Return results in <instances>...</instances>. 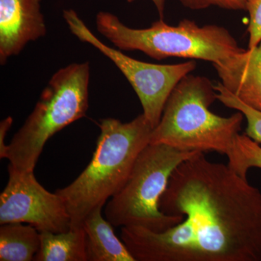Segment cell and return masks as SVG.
<instances>
[{
	"label": "cell",
	"mask_w": 261,
	"mask_h": 261,
	"mask_svg": "<svg viewBox=\"0 0 261 261\" xmlns=\"http://www.w3.org/2000/svg\"><path fill=\"white\" fill-rule=\"evenodd\" d=\"M161 211L183 221L163 232L122 227L136 261H261V192L199 152L173 171Z\"/></svg>",
	"instance_id": "cell-1"
},
{
	"label": "cell",
	"mask_w": 261,
	"mask_h": 261,
	"mask_svg": "<svg viewBox=\"0 0 261 261\" xmlns=\"http://www.w3.org/2000/svg\"><path fill=\"white\" fill-rule=\"evenodd\" d=\"M98 126L100 134L88 166L68 186L56 192L64 202L72 227L82 226L92 211L120 191L153 129L143 113L127 123L102 118Z\"/></svg>",
	"instance_id": "cell-2"
},
{
	"label": "cell",
	"mask_w": 261,
	"mask_h": 261,
	"mask_svg": "<svg viewBox=\"0 0 261 261\" xmlns=\"http://www.w3.org/2000/svg\"><path fill=\"white\" fill-rule=\"evenodd\" d=\"M216 99L215 84L209 79L186 75L170 94L149 144L227 155L245 116L240 111L228 117L211 112Z\"/></svg>",
	"instance_id": "cell-3"
},
{
	"label": "cell",
	"mask_w": 261,
	"mask_h": 261,
	"mask_svg": "<svg viewBox=\"0 0 261 261\" xmlns=\"http://www.w3.org/2000/svg\"><path fill=\"white\" fill-rule=\"evenodd\" d=\"M95 23L97 32L117 49L140 51L157 61L176 57L216 64L245 49L224 27H200L188 19L170 25L160 18L149 28L133 29L113 13L100 11L96 15Z\"/></svg>",
	"instance_id": "cell-4"
},
{
	"label": "cell",
	"mask_w": 261,
	"mask_h": 261,
	"mask_svg": "<svg viewBox=\"0 0 261 261\" xmlns=\"http://www.w3.org/2000/svg\"><path fill=\"white\" fill-rule=\"evenodd\" d=\"M90 70L88 61L74 63L51 75L32 113L8 146L10 164L19 171H34L47 141L86 116Z\"/></svg>",
	"instance_id": "cell-5"
},
{
	"label": "cell",
	"mask_w": 261,
	"mask_h": 261,
	"mask_svg": "<svg viewBox=\"0 0 261 261\" xmlns=\"http://www.w3.org/2000/svg\"><path fill=\"white\" fill-rule=\"evenodd\" d=\"M198 151L149 144L139 154L126 183L108 201L105 216L114 226L163 232L183 221L161 211L159 202L173 171Z\"/></svg>",
	"instance_id": "cell-6"
},
{
	"label": "cell",
	"mask_w": 261,
	"mask_h": 261,
	"mask_svg": "<svg viewBox=\"0 0 261 261\" xmlns=\"http://www.w3.org/2000/svg\"><path fill=\"white\" fill-rule=\"evenodd\" d=\"M63 16L75 37L92 45L114 63L139 97L144 116L153 128L157 126L170 94L182 79L195 69L196 61L160 65L139 61L99 40L74 10H63Z\"/></svg>",
	"instance_id": "cell-7"
},
{
	"label": "cell",
	"mask_w": 261,
	"mask_h": 261,
	"mask_svg": "<svg viewBox=\"0 0 261 261\" xmlns=\"http://www.w3.org/2000/svg\"><path fill=\"white\" fill-rule=\"evenodd\" d=\"M9 179L0 195V224L23 223L39 232L62 233L72 227L63 199L38 182L34 171H22L8 165Z\"/></svg>",
	"instance_id": "cell-8"
},
{
	"label": "cell",
	"mask_w": 261,
	"mask_h": 261,
	"mask_svg": "<svg viewBox=\"0 0 261 261\" xmlns=\"http://www.w3.org/2000/svg\"><path fill=\"white\" fill-rule=\"evenodd\" d=\"M42 0H0V64L47 34Z\"/></svg>",
	"instance_id": "cell-9"
},
{
	"label": "cell",
	"mask_w": 261,
	"mask_h": 261,
	"mask_svg": "<svg viewBox=\"0 0 261 261\" xmlns=\"http://www.w3.org/2000/svg\"><path fill=\"white\" fill-rule=\"evenodd\" d=\"M213 65L225 88L261 112V42Z\"/></svg>",
	"instance_id": "cell-10"
},
{
	"label": "cell",
	"mask_w": 261,
	"mask_h": 261,
	"mask_svg": "<svg viewBox=\"0 0 261 261\" xmlns=\"http://www.w3.org/2000/svg\"><path fill=\"white\" fill-rule=\"evenodd\" d=\"M102 209L92 211L82 224L88 261H136L124 243L117 238L113 225L103 218Z\"/></svg>",
	"instance_id": "cell-11"
},
{
	"label": "cell",
	"mask_w": 261,
	"mask_h": 261,
	"mask_svg": "<svg viewBox=\"0 0 261 261\" xmlns=\"http://www.w3.org/2000/svg\"><path fill=\"white\" fill-rule=\"evenodd\" d=\"M41 245L35 261H88L83 226L65 232H40Z\"/></svg>",
	"instance_id": "cell-12"
},
{
	"label": "cell",
	"mask_w": 261,
	"mask_h": 261,
	"mask_svg": "<svg viewBox=\"0 0 261 261\" xmlns=\"http://www.w3.org/2000/svg\"><path fill=\"white\" fill-rule=\"evenodd\" d=\"M40 245V232L32 225L23 223L1 225L0 260H34Z\"/></svg>",
	"instance_id": "cell-13"
},
{
	"label": "cell",
	"mask_w": 261,
	"mask_h": 261,
	"mask_svg": "<svg viewBox=\"0 0 261 261\" xmlns=\"http://www.w3.org/2000/svg\"><path fill=\"white\" fill-rule=\"evenodd\" d=\"M228 166L239 176L247 178L252 168L261 169V147L245 134H239L227 154Z\"/></svg>",
	"instance_id": "cell-14"
},
{
	"label": "cell",
	"mask_w": 261,
	"mask_h": 261,
	"mask_svg": "<svg viewBox=\"0 0 261 261\" xmlns=\"http://www.w3.org/2000/svg\"><path fill=\"white\" fill-rule=\"evenodd\" d=\"M216 97L218 100L226 107L240 111L244 115L247 121L245 135L257 142L261 143V112L253 108L249 107L242 102L236 96L227 90L221 82L215 84Z\"/></svg>",
	"instance_id": "cell-15"
},
{
	"label": "cell",
	"mask_w": 261,
	"mask_h": 261,
	"mask_svg": "<svg viewBox=\"0 0 261 261\" xmlns=\"http://www.w3.org/2000/svg\"><path fill=\"white\" fill-rule=\"evenodd\" d=\"M185 8L192 10L217 7L228 10H246L250 0H178Z\"/></svg>",
	"instance_id": "cell-16"
},
{
	"label": "cell",
	"mask_w": 261,
	"mask_h": 261,
	"mask_svg": "<svg viewBox=\"0 0 261 261\" xmlns=\"http://www.w3.org/2000/svg\"><path fill=\"white\" fill-rule=\"evenodd\" d=\"M247 11L250 15L248 49H252L261 42V0H250Z\"/></svg>",
	"instance_id": "cell-17"
},
{
	"label": "cell",
	"mask_w": 261,
	"mask_h": 261,
	"mask_svg": "<svg viewBox=\"0 0 261 261\" xmlns=\"http://www.w3.org/2000/svg\"><path fill=\"white\" fill-rule=\"evenodd\" d=\"M13 119L11 116L7 117L0 123V159H6L8 146L5 144V138L8 130L11 128Z\"/></svg>",
	"instance_id": "cell-18"
},
{
	"label": "cell",
	"mask_w": 261,
	"mask_h": 261,
	"mask_svg": "<svg viewBox=\"0 0 261 261\" xmlns=\"http://www.w3.org/2000/svg\"><path fill=\"white\" fill-rule=\"evenodd\" d=\"M135 1H137V0H127V2L129 3H134ZM150 1L153 3L154 7H155L160 18L163 19L166 0H150Z\"/></svg>",
	"instance_id": "cell-19"
}]
</instances>
